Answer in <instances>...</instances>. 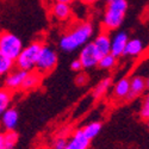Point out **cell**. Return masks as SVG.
<instances>
[{"instance_id": "cell-5", "label": "cell", "mask_w": 149, "mask_h": 149, "mask_svg": "<svg viewBox=\"0 0 149 149\" xmlns=\"http://www.w3.org/2000/svg\"><path fill=\"white\" fill-rule=\"evenodd\" d=\"M23 41L17 35L10 31L0 32V50L5 55L12 60H16L19 53L23 50Z\"/></svg>"}, {"instance_id": "cell-26", "label": "cell", "mask_w": 149, "mask_h": 149, "mask_svg": "<svg viewBox=\"0 0 149 149\" xmlns=\"http://www.w3.org/2000/svg\"><path fill=\"white\" fill-rule=\"evenodd\" d=\"M70 69L74 70V72H78V73L82 70V66H81V62L79 61V58L72 61V63H70Z\"/></svg>"}, {"instance_id": "cell-17", "label": "cell", "mask_w": 149, "mask_h": 149, "mask_svg": "<svg viewBox=\"0 0 149 149\" xmlns=\"http://www.w3.org/2000/svg\"><path fill=\"white\" fill-rule=\"evenodd\" d=\"M111 85H112V79H111L110 77H106L104 79H102L100 81H99L95 86L94 88L92 91V95L98 99V98H102L111 87Z\"/></svg>"}, {"instance_id": "cell-20", "label": "cell", "mask_w": 149, "mask_h": 149, "mask_svg": "<svg viewBox=\"0 0 149 149\" xmlns=\"http://www.w3.org/2000/svg\"><path fill=\"white\" fill-rule=\"evenodd\" d=\"M102 127L103 124L100 122H91L87 125H85V128H82V131L85 134V136L87 137L90 141H92L93 139H95L99 135V132L102 131Z\"/></svg>"}, {"instance_id": "cell-6", "label": "cell", "mask_w": 149, "mask_h": 149, "mask_svg": "<svg viewBox=\"0 0 149 149\" xmlns=\"http://www.w3.org/2000/svg\"><path fill=\"white\" fill-rule=\"evenodd\" d=\"M100 56L102 55L98 53L93 43L88 42L84 47L80 48V53H79L78 58L81 62L82 69H92L94 67H98V62H99Z\"/></svg>"}, {"instance_id": "cell-18", "label": "cell", "mask_w": 149, "mask_h": 149, "mask_svg": "<svg viewBox=\"0 0 149 149\" xmlns=\"http://www.w3.org/2000/svg\"><path fill=\"white\" fill-rule=\"evenodd\" d=\"M117 62H118V58L111 53H109L100 56L98 62V67L103 70H112L117 66Z\"/></svg>"}, {"instance_id": "cell-12", "label": "cell", "mask_w": 149, "mask_h": 149, "mask_svg": "<svg viewBox=\"0 0 149 149\" xmlns=\"http://www.w3.org/2000/svg\"><path fill=\"white\" fill-rule=\"evenodd\" d=\"M90 142L91 141L85 136L82 129H78L70 136L65 149H88Z\"/></svg>"}, {"instance_id": "cell-4", "label": "cell", "mask_w": 149, "mask_h": 149, "mask_svg": "<svg viewBox=\"0 0 149 149\" xmlns=\"http://www.w3.org/2000/svg\"><path fill=\"white\" fill-rule=\"evenodd\" d=\"M57 62H58V56L55 49L43 44L38 55V60L36 62L35 70L44 75V74H48L55 69Z\"/></svg>"}, {"instance_id": "cell-31", "label": "cell", "mask_w": 149, "mask_h": 149, "mask_svg": "<svg viewBox=\"0 0 149 149\" xmlns=\"http://www.w3.org/2000/svg\"><path fill=\"white\" fill-rule=\"evenodd\" d=\"M146 123H147V128L149 129V118H147V119H146Z\"/></svg>"}, {"instance_id": "cell-10", "label": "cell", "mask_w": 149, "mask_h": 149, "mask_svg": "<svg viewBox=\"0 0 149 149\" xmlns=\"http://www.w3.org/2000/svg\"><path fill=\"white\" fill-rule=\"evenodd\" d=\"M19 120V113L15 107H8L5 112L0 116V123L4 131L15 130Z\"/></svg>"}, {"instance_id": "cell-16", "label": "cell", "mask_w": 149, "mask_h": 149, "mask_svg": "<svg viewBox=\"0 0 149 149\" xmlns=\"http://www.w3.org/2000/svg\"><path fill=\"white\" fill-rule=\"evenodd\" d=\"M129 86H130L129 78H122L113 85L112 94L116 100H127L129 94Z\"/></svg>"}, {"instance_id": "cell-25", "label": "cell", "mask_w": 149, "mask_h": 149, "mask_svg": "<svg viewBox=\"0 0 149 149\" xmlns=\"http://www.w3.org/2000/svg\"><path fill=\"white\" fill-rule=\"evenodd\" d=\"M87 81H88V75L86 73H84V72H80L77 75V78H75V82L78 85H80V86L86 85V84H87Z\"/></svg>"}, {"instance_id": "cell-28", "label": "cell", "mask_w": 149, "mask_h": 149, "mask_svg": "<svg viewBox=\"0 0 149 149\" xmlns=\"http://www.w3.org/2000/svg\"><path fill=\"white\" fill-rule=\"evenodd\" d=\"M82 1V4H85V5H94L95 3H98L99 0H81Z\"/></svg>"}, {"instance_id": "cell-11", "label": "cell", "mask_w": 149, "mask_h": 149, "mask_svg": "<svg viewBox=\"0 0 149 149\" xmlns=\"http://www.w3.org/2000/svg\"><path fill=\"white\" fill-rule=\"evenodd\" d=\"M52 16L58 22H66L72 17V7L68 3H54L50 7Z\"/></svg>"}, {"instance_id": "cell-3", "label": "cell", "mask_w": 149, "mask_h": 149, "mask_svg": "<svg viewBox=\"0 0 149 149\" xmlns=\"http://www.w3.org/2000/svg\"><path fill=\"white\" fill-rule=\"evenodd\" d=\"M42 47H43V43L40 41H35L28 44L26 47H24L23 50L19 53V55L15 60L16 67L23 70H26V72L33 70L36 67V62L38 60V55H40Z\"/></svg>"}, {"instance_id": "cell-27", "label": "cell", "mask_w": 149, "mask_h": 149, "mask_svg": "<svg viewBox=\"0 0 149 149\" xmlns=\"http://www.w3.org/2000/svg\"><path fill=\"white\" fill-rule=\"evenodd\" d=\"M0 149H7L5 146V137H4V131H0Z\"/></svg>"}, {"instance_id": "cell-19", "label": "cell", "mask_w": 149, "mask_h": 149, "mask_svg": "<svg viewBox=\"0 0 149 149\" xmlns=\"http://www.w3.org/2000/svg\"><path fill=\"white\" fill-rule=\"evenodd\" d=\"M15 67H16L15 60H12L0 50V78H4Z\"/></svg>"}, {"instance_id": "cell-23", "label": "cell", "mask_w": 149, "mask_h": 149, "mask_svg": "<svg viewBox=\"0 0 149 149\" xmlns=\"http://www.w3.org/2000/svg\"><path fill=\"white\" fill-rule=\"evenodd\" d=\"M139 113H140V117L144 120L147 118H149V91L143 94V99H142Z\"/></svg>"}, {"instance_id": "cell-13", "label": "cell", "mask_w": 149, "mask_h": 149, "mask_svg": "<svg viewBox=\"0 0 149 149\" xmlns=\"http://www.w3.org/2000/svg\"><path fill=\"white\" fill-rule=\"evenodd\" d=\"M92 43H93V45L95 47V49L100 55L109 54L110 49H111V36H110L109 31L103 30L102 32H99L94 37Z\"/></svg>"}, {"instance_id": "cell-8", "label": "cell", "mask_w": 149, "mask_h": 149, "mask_svg": "<svg viewBox=\"0 0 149 149\" xmlns=\"http://www.w3.org/2000/svg\"><path fill=\"white\" fill-rule=\"evenodd\" d=\"M129 36L125 31H118L116 32L112 37H111V49L110 53L115 55L117 58L123 56L124 49H125V45L128 43Z\"/></svg>"}, {"instance_id": "cell-15", "label": "cell", "mask_w": 149, "mask_h": 149, "mask_svg": "<svg viewBox=\"0 0 149 149\" xmlns=\"http://www.w3.org/2000/svg\"><path fill=\"white\" fill-rule=\"evenodd\" d=\"M42 78H43L42 74H40L35 69L28 72L26 75H25V79H24V81H23L20 90L22 91H32V90L37 88L42 82Z\"/></svg>"}, {"instance_id": "cell-22", "label": "cell", "mask_w": 149, "mask_h": 149, "mask_svg": "<svg viewBox=\"0 0 149 149\" xmlns=\"http://www.w3.org/2000/svg\"><path fill=\"white\" fill-rule=\"evenodd\" d=\"M4 137H5V146L7 149H13V147L18 142V134L16 130H11V131H4Z\"/></svg>"}, {"instance_id": "cell-21", "label": "cell", "mask_w": 149, "mask_h": 149, "mask_svg": "<svg viewBox=\"0 0 149 149\" xmlns=\"http://www.w3.org/2000/svg\"><path fill=\"white\" fill-rule=\"evenodd\" d=\"M11 103H12V92L5 87H0V116L8 107H11Z\"/></svg>"}, {"instance_id": "cell-1", "label": "cell", "mask_w": 149, "mask_h": 149, "mask_svg": "<svg viewBox=\"0 0 149 149\" xmlns=\"http://www.w3.org/2000/svg\"><path fill=\"white\" fill-rule=\"evenodd\" d=\"M94 26L91 22H79L60 37L58 48L65 53H73L91 42Z\"/></svg>"}, {"instance_id": "cell-9", "label": "cell", "mask_w": 149, "mask_h": 149, "mask_svg": "<svg viewBox=\"0 0 149 149\" xmlns=\"http://www.w3.org/2000/svg\"><path fill=\"white\" fill-rule=\"evenodd\" d=\"M130 80V86H129V94L127 100H134L137 99L139 97L143 95L147 91V84L146 79L140 75H135L129 79Z\"/></svg>"}, {"instance_id": "cell-7", "label": "cell", "mask_w": 149, "mask_h": 149, "mask_svg": "<svg viewBox=\"0 0 149 149\" xmlns=\"http://www.w3.org/2000/svg\"><path fill=\"white\" fill-rule=\"evenodd\" d=\"M26 70H23L19 68H13L8 74L4 77V87L7 88L8 91L13 92V91H18L22 88L23 81L25 79L26 75Z\"/></svg>"}, {"instance_id": "cell-29", "label": "cell", "mask_w": 149, "mask_h": 149, "mask_svg": "<svg viewBox=\"0 0 149 149\" xmlns=\"http://www.w3.org/2000/svg\"><path fill=\"white\" fill-rule=\"evenodd\" d=\"M54 3H68V4H70V1L72 0H53Z\"/></svg>"}, {"instance_id": "cell-30", "label": "cell", "mask_w": 149, "mask_h": 149, "mask_svg": "<svg viewBox=\"0 0 149 149\" xmlns=\"http://www.w3.org/2000/svg\"><path fill=\"white\" fill-rule=\"evenodd\" d=\"M146 84H147V91H149V77L146 79Z\"/></svg>"}, {"instance_id": "cell-2", "label": "cell", "mask_w": 149, "mask_h": 149, "mask_svg": "<svg viewBox=\"0 0 149 149\" xmlns=\"http://www.w3.org/2000/svg\"><path fill=\"white\" fill-rule=\"evenodd\" d=\"M127 10V0H106V7L102 18L103 29L106 31L117 30L124 22Z\"/></svg>"}, {"instance_id": "cell-24", "label": "cell", "mask_w": 149, "mask_h": 149, "mask_svg": "<svg viewBox=\"0 0 149 149\" xmlns=\"http://www.w3.org/2000/svg\"><path fill=\"white\" fill-rule=\"evenodd\" d=\"M67 142H68V140L66 137H63V136L57 137L53 143V149H65L67 146Z\"/></svg>"}, {"instance_id": "cell-14", "label": "cell", "mask_w": 149, "mask_h": 149, "mask_svg": "<svg viewBox=\"0 0 149 149\" xmlns=\"http://www.w3.org/2000/svg\"><path fill=\"white\" fill-rule=\"evenodd\" d=\"M143 52H144V42L141 38H129L125 49H124L123 56L135 58L141 56Z\"/></svg>"}]
</instances>
